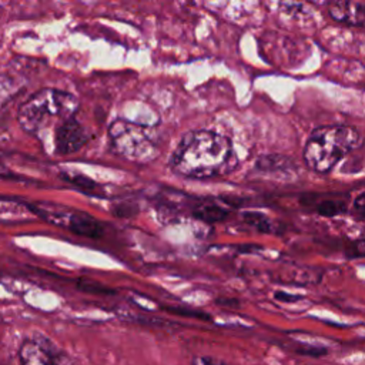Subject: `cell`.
<instances>
[{"mask_svg": "<svg viewBox=\"0 0 365 365\" xmlns=\"http://www.w3.org/2000/svg\"><path fill=\"white\" fill-rule=\"evenodd\" d=\"M78 100L71 93L57 88H41L31 94L17 110V121L27 133H38L50 123L74 117ZM57 124V125H58Z\"/></svg>", "mask_w": 365, "mask_h": 365, "instance_id": "3", "label": "cell"}, {"mask_svg": "<svg viewBox=\"0 0 365 365\" xmlns=\"http://www.w3.org/2000/svg\"><path fill=\"white\" fill-rule=\"evenodd\" d=\"M329 16L339 23L362 26L365 21V4L362 1H336L329 6Z\"/></svg>", "mask_w": 365, "mask_h": 365, "instance_id": "7", "label": "cell"}, {"mask_svg": "<svg viewBox=\"0 0 365 365\" xmlns=\"http://www.w3.org/2000/svg\"><path fill=\"white\" fill-rule=\"evenodd\" d=\"M317 210L324 217H335L345 211V202L339 200H325L318 204Z\"/></svg>", "mask_w": 365, "mask_h": 365, "instance_id": "11", "label": "cell"}, {"mask_svg": "<svg viewBox=\"0 0 365 365\" xmlns=\"http://www.w3.org/2000/svg\"><path fill=\"white\" fill-rule=\"evenodd\" d=\"M24 211H31V208L13 198L0 197V220L1 221H11V220L16 221L19 220V215H23Z\"/></svg>", "mask_w": 365, "mask_h": 365, "instance_id": "8", "label": "cell"}, {"mask_svg": "<svg viewBox=\"0 0 365 365\" xmlns=\"http://www.w3.org/2000/svg\"><path fill=\"white\" fill-rule=\"evenodd\" d=\"M21 365H73L71 361L46 338L26 339L19 351Z\"/></svg>", "mask_w": 365, "mask_h": 365, "instance_id": "5", "label": "cell"}, {"mask_svg": "<svg viewBox=\"0 0 365 365\" xmlns=\"http://www.w3.org/2000/svg\"><path fill=\"white\" fill-rule=\"evenodd\" d=\"M235 163L230 138L210 130L184 134L170 158L171 170L190 178H211L227 174L235 167Z\"/></svg>", "mask_w": 365, "mask_h": 365, "instance_id": "1", "label": "cell"}, {"mask_svg": "<svg viewBox=\"0 0 365 365\" xmlns=\"http://www.w3.org/2000/svg\"><path fill=\"white\" fill-rule=\"evenodd\" d=\"M364 214H365V204H364V194H359L358 198L355 200V205H354V215L356 217V220H364Z\"/></svg>", "mask_w": 365, "mask_h": 365, "instance_id": "15", "label": "cell"}, {"mask_svg": "<svg viewBox=\"0 0 365 365\" xmlns=\"http://www.w3.org/2000/svg\"><path fill=\"white\" fill-rule=\"evenodd\" d=\"M108 138L113 151L135 163H148L158 155V145L147 127L115 120L108 128Z\"/></svg>", "mask_w": 365, "mask_h": 365, "instance_id": "4", "label": "cell"}, {"mask_svg": "<svg viewBox=\"0 0 365 365\" xmlns=\"http://www.w3.org/2000/svg\"><path fill=\"white\" fill-rule=\"evenodd\" d=\"M227 211L217 205H201L195 210L194 215L204 221H221L227 217Z\"/></svg>", "mask_w": 365, "mask_h": 365, "instance_id": "10", "label": "cell"}, {"mask_svg": "<svg viewBox=\"0 0 365 365\" xmlns=\"http://www.w3.org/2000/svg\"><path fill=\"white\" fill-rule=\"evenodd\" d=\"M90 133L81 125L76 117H71L56 127V151L61 155L73 154L78 151L88 140Z\"/></svg>", "mask_w": 365, "mask_h": 365, "instance_id": "6", "label": "cell"}, {"mask_svg": "<svg viewBox=\"0 0 365 365\" xmlns=\"http://www.w3.org/2000/svg\"><path fill=\"white\" fill-rule=\"evenodd\" d=\"M275 298H277V299H281V301H287V302H288V301H297V299H299L298 295L295 297V295L282 294V292H277V294H275Z\"/></svg>", "mask_w": 365, "mask_h": 365, "instance_id": "16", "label": "cell"}, {"mask_svg": "<svg viewBox=\"0 0 365 365\" xmlns=\"http://www.w3.org/2000/svg\"><path fill=\"white\" fill-rule=\"evenodd\" d=\"M191 365H231V364L208 355H195L191 361Z\"/></svg>", "mask_w": 365, "mask_h": 365, "instance_id": "14", "label": "cell"}, {"mask_svg": "<svg viewBox=\"0 0 365 365\" xmlns=\"http://www.w3.org/2000/svg\"><path fill=\"white\" fill-rule=\"evenodd\" d=\"M244 220H245L250 225H252V227H257V228H259V230H262V231H268L269 224H268V220L265 218V215H262V214H258V212H245V214H244Z\"/></svg>", "mask_w": 365, "mask_h": 365, "instance_id": "12", "label": "cell"}, {"mask_svg": "<svg viewBox=\"0 0 365 365\" xmlns=\"http://www.w3.org/2000/svg\"><path fill=\"white\" fill-rule=\"evenodd\" d=\"M291 167V161L282 155H264L257 161V168L261 173H284Z\"/></svg>", "mask_w": 365, "mask_h": 365, "instance_id": "9", "label": "cell"}, {"mask_svg": "<svg viewBox=\"0 0 365 365\" xmlns=\"http://www.w3.org/2000/svg\"><path fill=\"white\" fill-rule=\"evenodd\" d=\"M70 182H73V184H76L77 187H80L81 190H84V191H91V192H94V190L97 188V184L93 181V180H90V178H87V177H84V175H68V177H66Z\"/></svg>", "mask_w": 365, "mask_h": 365, "instance_id": "13", "label": "cell"}, {"mask_svg": "<svg viewBox=\"0 0 365 365\" xmlns=\"http://www.w3.org/2000/svg\"><path fill=\"white\" fill-rule=\"evenodd\" d=\"M359 143V133L351 125L315 128L304 147V161L311 171L328 174Z\"/></svg>", "mask_w": 365, "mask_h": 365, "instance_id": "2", "label": "cell"}]
</instances>
